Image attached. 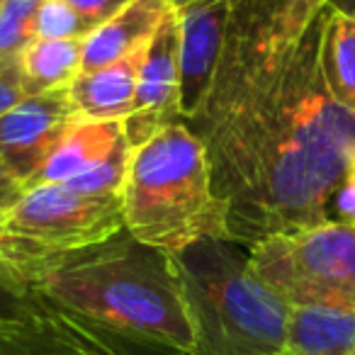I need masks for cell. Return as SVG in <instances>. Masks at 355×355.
Segmentation results:
<instances>
[{
  "instance_id": "cell-1",
  "label": "cell",
  "mask_w": 355,
  "mask_h": 355,
  "mask_svg": "<svg viewBox=\"0 0 355 355\" xmlns=\"http://www.w3.org/2000/svg\"><path fill=\"white\" fill-rule=\"evenodd\" d=\"M324 12L302 35L282 27V0H236L193 132L207 148L232 241L329 222L355 156V117L321 71Z\"/></svg>"
},
{
  "instance_id": "cell-2",
  "label": "cell",
  "mask_w": 355,
  "mask_h": 355,
  "mask_svg": "<svg viewBox=\"0 0 355 355\" xmlns=\"http://www.w3.org/2000/svg\"><path fill=\"white\" fill-rule=\"evenodd\" d=\"M32 287L122 338L195 355V326L173 256L137 241L127 229L66 256Z\"/></svg>"
},
{
  "instance_id": "cell-3",
  "label": "cell",
  "mask_w": 355,
  "mask_h": 355,
  "mask_svg": "<svg viewBox=\"0 0 355 355\" xmlns=\"http://www.w3.org/2000/svg\"><path fill=\"white\" fill-rule=\"evenodd\" d=\"M124 229L137 241L175 256L202 239H232L202 139L173 122L132 148L122 188Z\"/></svg>"
},
{
  "instance_id": "cell-4",
  "label": "cell",
  "mask_w": 355,
  "mask_h": 355,
  "mask_svg": "<svg viewBox=\"0 0 355 355\" xmlns=\"http://www.w3.org/2000/svg\"><path fill=\"white\" fill-rule=\"evenodd\" d=\"M173 263L195 326V355H280L290 304L258 280L246 246L202 239Z\"/></svg>"
},
{
  "instance_id": "cell-5",
  "label": "cell",
  "mask_w": 355,
  "mask_h": 355,
  "mask_svg": "<svg viewBox=\"0 0 355 355\" xmlns=\"http://www.w3.org/2000/svg\"><path fill=\"white\" fill-rule=\"evenodd\" d=\"M122 229V195H90L71 185L22 188L0 214V266L32 285L66 256Z\"/></svg>"
},
{
  "instance_id": "cell-6",
  "label": "cell",
  "mask_w": 355,
  "mask_h": 355,
  "mask_svg": "<svg viewBox=\"0 0 355 355\" xmlns=\"http://www.w3.org/2000/svg\"><path fill=\"white\" fill-rule=\"evenodd\" d=\"M251 270L290 306L355 309V224L329 219L248 248Z\"/></svg>"
},
{
  "instance_id": "cell-7",
  "label": "cell",
  "mask_w": 355,
  "mask_h": 355,
  "mask_svg": "<svg viewBox=\"0 0 355 355\" xmlns=\"http://www.w3.org/2000/svg\"><path fill=\"white\" fill-rule=\"evenodd\" d=\"M40 295V292H37ZM0 355H173L122 338L46 297L20 324L0 331Z\"/></svg>"
},
{
  "instance_id": "cell-8",
  "label": "cell",
  "mask_w": 355,
  "mask_h": 355,
  "mask_svg": "<svg viewBox=\"0 0 355 355\" xmlns=\"http://www.w3.org/2000/svg\"><path fill=\"white\" fill-rule=\"evenodd\" d=\"M173 122L185 119L180 114V27L171 8L146 46L134 110L122 124L129 146L137 148Z\"/></svg>"
},
{
  "instance_id": "cell-9",
  "label": "cell",
  "mask_w": 355,
  "mask_h": 355,
  "mask_svg": "<svg viewBox=\"0 0 355 355\" xmlns=\"http://www.w3.org/2000/svg\"><path fill=\"white\" fill-rule=\"evenodd\" d=\"M78 119L69 88L30 95L0 117V158L25 188Z\"/></svg>"
},
{
  "instance_id": "cell-10",
  "label": "cell",
  "mask_w": 355,
  "mask_h": 355,
  "mask_svg": "<svg viewBox=\"0 0 355 355\" xmlns=\"http://www.w3.org/2000/svg\"><path fill=\"white\" fill-rule=\"evenodd\" d=\"M127 141L122 122H93V119H76L46 163L35 173L25 188L35 185H69L71 180L85 175L107 161L122 144Z\"/></svg>"
},
{
  "instance_id": "cell-11",
  "label": "cell",
  "mask_w": 355,
  "mask_h": 355,
  "mask_svg": "<svg viewBox=\"0 0 355 355\" xmlns=\"http://www.w3.org/2000/svg\"><path fill=\"white\" fill-rule=\"evenodd\" d=\"M148 46V44H146ZM146 46L98 71L78 73L69 85V98L80 119L124 122L137 100V83Z\"/></svg>"
},
{
  "instance_id": "cell-12",
  "label": "cell",
  "mask_w": 355,
  "mask_h": 355,
  "mask_svg": "<svg viewBox=\"0 0 355 355\" xmlns=\"http://www.w3.org/2000/svg\"><path fill=\"white\" fill-rule=\"evenodd\" d=\"M168 12L171 0H132L124 10L95 27L83 42L80 73L98 71L146 46Z\"/></svg>"
},
{
  "instance_id": "cell-13",
  "label": "cell",
  "mask_w": 355,
  "mask_h": 355,
  "mask_svg": "<svg viewBox=\"0 0 355 355\" xmlns=\"http://www.w3.org/2000/svg\"><path fill=\"white\" fill-rule=\"evenodd\" d=\"M280 355H355V309L290 306Z\"/></svg>"
},
{
  "instance_id": "cell-14",
  "label": "cell",
  "mask_w": 355,
  "mask_h": 355,
  "mask_svg": "<svg viewBox=\"0 0 355 355\" xmlns=\"http://www.w3.org/2000/svg\"><path fill=\"white\" fill-rule=\"evenodd\" d=\"M321 71L334 103L355 117V15L336 6L324 8Z\"/></svg>"
},
{
  "instance_id": "cell-15",
  "label": "cell",
  "mask_w": 355,
  "mask_h": 355,
  "mask_svg": "<svg viewBox=\"0 0 355 355\" xmlns=\"http://www.w3.org/2000/svg\"><path fill=\"white\" fill-rule=\"evenodd\" d=\"M83 42L85 40H35L25 46L17 61L27 98L69 88L71 80L83 69Z\"/></svg>"
},
{
  "instance_id": "cell-16",
  "label": "cell",
  "mask_w": 355,
  "mask_h": 355,
  "mask_svg": "<svg viewBox=\"0 0 355 355\" xmlns=\"http://www.w3.org/2000/svg\"><path fill=\"white\" fill-rule=\"evenodd\" d=\"M44 0H3L0 6V59H12L37 40V17Z\"/></svg>"
},
{
  "instance_id": "cell-17",
  "label": "cell",
  "mask_w": 355,
  "mask_h": 355,
  "mask_svg": "<svg viewBox=\"0 0 355 355\" xmlns=\"http://www.w3.org/2000/svg\"><path fill=\"white\" fill-rule=\"evenodd\" d=\"M93 27L64 0H44L37 17V40H88Z\"/></svg>"
},
{
  "instance_id": "cell-18",
  "label": "cell",
  "mask_w": 355,
  "mask_h": 355,
  "mask_svg": "<svg viewBox=\"0 0 355 355\" xmlns=\"http://www.w3.org/2000/svg\"><path fill=\"white\" fill-rule=\"evenodd\" d=\"M37 290L20 275L0 266V331L27 319L37 304Z\"/></svg>"
},
{
  "instance_id": "cell-19",
  "label": "cell",
  "mask_w": 355,
  "mask_h": 355,
  "mask_svg": "<svg viewBox=\"0 0 355 355\" xmlns=\"http://www.w3.org/2000/svg\"><path fill=\"white\" fill-rule=\"evenodd\" d=\"M334 0H282V27L287 35H302Z\"/></svg>"
},
{
  "instance_id": "cell-20",
  "label": "cell",
  "mask_w": 355,
  "mask_h": 355,
  "mask_svg": "<svg viewBox=\"0 0 355 355\" xmlns=\"http://www.w3.org/2000/svg\"><path fill=\"white\" fill-rule=\"evenodd\" d=\"M27 98L25 80H22L20 61L17 56L12 59H0V117L12 110L17 103Z\"/></svg>"
},
{
  "instance_id": "cell-21",
  "label": "cell",
  "mask_w": 355,
  "mask_h": 355,
  "mask_svg": "<svg viewBox=\"0 0 355 355\" xmlns=\"http://www.w3.org/2000/svg\"><path fill=\"white\" fill-rule=\"evenodd\" d=\"M331 219H338V222H350L355 224V156L348 161L345 173L340 178L338 190L334 195V202H331Z\"/></svg>"
},
{
  "instance_id": "cell-22",
  "label": "cell",
  "mask_w": 355,
  "mask_h": 355,
  "mask_svg": "<svg viewBox=\"0 0 355 355\" xmlns=\"http://www.w3.org/2000/svg\"><path fill=\"white\" fill-rule=\"evenodd\" d=\"M66 6H71L90 27H100L103 22H107L110 17H114L119 10L132 3V0H64Z\"/></svg>"
},
{
  "instance_id": "cell-23",
  "label": "cell",
  "mask_w": 355,
  "mask_h": 355,
  "mask_svg": "<svg viewBox=\"0 0 355 355\" xmlns=\"http://www.w3.org/2000/svg\"><path fill=\"white\" fill-rule=\"evenodd\" d=\"M20 193H22L20 183H0V214L6 212V209L15 202Z\"/></svg>"
},
{
  "instance_id": "cell-24",
  "label": "cell",
  "mask_w": 355,
  "mask_h": 355,
  "mask_svg": "<svg viewBox=\"0 0 355 355\" xmlns=\"http://www.w3.org/2000/svg\"><path fill=\"white\" fill-rule=\"evenodd\" d=\"M0 183H17L15 178H12V173L8 171V166H6L3 158H0Z\"/></svg>"
},
{
  "instance_id": "cell-25",
  "label": "cell",
  "mask_w": 355,
  "mask_h": 355,
  "mask_svg": "<svg viewBox=\"0 0 355 355\" xmlns=\"http://www.w3.org/2000/svg\"><path fill=\"white\" fill-rule=\"evenodd\" d=\"M331 6L340 8V10L350 12V15H355V0H334V3H331Z\"/></svg>"
},
{
  "instance_id": "cell-26",
  "label": "cell",
  "mask_w": 355,
  "mask_h": 355,
  "mask_svg": "<svg viewBox=\"0 0 355 355\" xmlns=\"http://www.w3.org/2000/svg\"><path fill=\"white\" fill-rule=\"evenodd\" d=\"M0 6H3V0H0Z\"/></svg>"
}]
</instances>
